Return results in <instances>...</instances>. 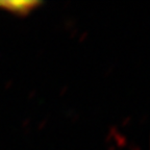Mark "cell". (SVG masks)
<instances>
[{"label":"cell","mask_w":150,"mask_h":150,"mask_svg":"<svg viewBox=\"0 0 150 150\" xmlns=\"http://www.w3.org/2000/svg\"><path fill=\"white\" fill-rule=\"evenodd\" d=\"M40 4V1L35 0H0V8L6 9L19 16L27 15Z\"/></svg>","instance_id":"1"}]
</instances>
